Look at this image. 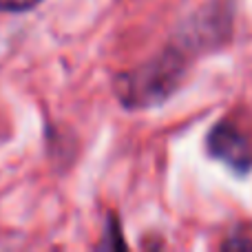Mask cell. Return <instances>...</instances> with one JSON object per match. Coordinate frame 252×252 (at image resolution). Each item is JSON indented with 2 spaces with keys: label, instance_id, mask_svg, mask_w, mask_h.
Here are the masks:
<instances>
[{
  "label": "cell",
  "instance_id": "obj_1",
  "mask_svg": "<svg viewBox=\"0 0 252 252\" xmlns=\"http://www.w3.org/2000/svg\"><path fill=\"white\" fill-rule=\"evenodd\" d=\"M186 71V51L179 47H166L118 80V97L126 109H155L182 87Z\"/></svg>",
  "mask_w": 252,
  "mask_h": 252
},
{
  "label": "cell",
  "instance_id": "obj_2",
  "mask_svg": "<svg viewBox=\"0 0 252 252\" xmlns=\"http://www.w3.org/2000/svg\"><path fill=\"white\" fill-rule=\"evenodd\" d=\"M206 148L210 157L226 164L237 175H246L252 170V142L230 120H223L213 126L206 137Z\"/></svg>",
  "mask_w": 252,
  "mask_h": 252
},
{
  "label": "cell",
  "instance_id": "obj_3",
  "mask_svg": "<svg viewBox=\"0 0 252 252\" xmlns=\"http://www.w3.org/2000/svg\"><path fill=\"white\" fill-rule=\"evenodd\" d=\"M97 248H109V250L126 248V244H124V239H122V230H120V219L115 217V215H111L109 228H106V239L102 241Z\"/></svg>",
  "mask_w": 252,
  "mask_h": 252
},
{
  "label": "cell",
  "instance_id": "obj_4",
  "mask_svg": "<svg viewBox=\"0 0 252 252\" xmlns=\"http://www.w3.org/2000/svg\"><path fill=\"white\" fill-rule=\"evenodd\" d=\"M42 0H0V11H9V13H20V11H29V9L38 7Z\"/></svg>",
  "mask_w": 252,
  "mask_h": 252
},
{
  "label": "cell",
  "instance_id": "obj_5",
  "mask_svg": "<svg viewBox=\"0 0 252 252\" xmlns=\"http://www.w3.org/2000/svg\"><path fill=\"white\" fill-rule=\"evenodd\" d=\"M223 248H226V250H235V248H252V241H250V239H239V237H235V239L223 241Z\"/></svg>",
  "mask_w": 252,
  "mask_h": 252
}]
</instances>
